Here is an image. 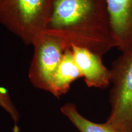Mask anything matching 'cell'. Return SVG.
Returning <instances> with one entry per match:
<instances>
[{
	"instance_id": "obj_4",
	"label": "cell",
	"mask_w": 132,
	"mask_h": 132,
	"mask_svg": "<svg viewBox=\"0 0 132 132\" xmlns=\"http://www.w3.org/2000/svg\"><path fill=\"white\" fill-rule=\"evenodd\" d=\"M32 45L34 52L29 69V79L36 88L50 92L65 46L59 37L47 33L41 36Z\"/></svg>"
},
{
	"instance_id": "obj_7",
	"label": "cell",
	"mask_w": 132,
	"mask_h": 132,
	"mask_svg": "<svg viewBox=\"0 0 132 132\" xmlns=\"http://www.w3.org/2000/svg\"><path fill=\"white\" fill-rule=\"evenodd\" d=\"M80 78H82V74L76 64L72 49H66L54 73L50 93L59 98L67 93L72 84Z\"/></svg>"
},
{
	"instance_id": "obj_6",
	"label": "cell",
	"mask_w": 132,
	"mask_h": 132,
	"mask_svg": "<svg viewBox=\"0 0 132 132\" xmlns=\"http://www.w3.org/2000/svg\"><path fill=\"white\" fill-rule=\"evenodd\" d=\"M86 85L89 87L106 89L110 85V70L104 65L102 56L89 50L71 48Z\"/></svg>"
},
{
	"instance_id": "obj_2",
	"label": "cell",
	"mask_w": 132,
	"mask_h": 132,
	"mask_svg": "<svg viewBox=\"0 0 132 132\" xmlns=\"http://www.w3.org/2000/svg\"><path fill=\"white\" fill-rule=\"evenodd\" d=\"M52 0H0V23L26 45L45 32Z\"/></svg>"
},
{
	"instance_id": "obj_9",
	"label": "cell",
	"mask_w": 132,
	"mask_h": 132,
	"mask_svg": "<svg viewBox=\"0 0 132 132\" xmlns=\"http://www.w3.org/2000/svg\"><path fill=\"white\" fill-rule=\"evenodd\" d=\"M0 107L10 116L15 123V127L19 123L20 114L11 99L9 92L6 88L0 86Z\"/></svg>"
},
{
	"instance_id": "obj_1",
	"label": "cell",
	"mask_w": 132,
	"mask_h": 132,
	"mask_svg": "<svg viewBox=\"0 0 132 132\" xmlns=\"http://www.w3.org/2000/svg\"><path fill=\"white\" fill-rule=\"evenodd\" d=\"M45 33L102 56L117 48L105 0H52Z\"/></svg>"
},
{
	"instance_id": "obj_3",
	"label": "cell",
	"mask_w": 132,
	"mask_h": 132,
	"mask_svg": "<svg viewBox=\"0 0 132 132\" xmlns=\"http://www.w3.org/2000/svg\"><path fill=\"white\" fill-rule=\"evenodd\" d=\"M111 111L106 121L119 132H132V49L111 63Z\"/></svg>"
},
{
	"instance_id": "obj_5",
	"label": "cell",
	"mask_w": 132,
	"mask_h": 132,
	"mask_svg": "<svg viewBox=\"0 0 132 132\" xmlns=\"http://www.w3.org/2000/svg\"><path fill=\"white\" fill-rule=\"evenodd\" d=\"M117 48L132 49V0H105Z\"/></svg>"
},
{
	"instance_id": "obj_8",
	"label": "cell",
	"mask_w": 132,
	"mask_h": 132,
	"mask_svg": "<svg viewBox=\"0 0 132 132\" xmlns=\"http://www.w3.org/2000/svg\"><path fill=\"white\" fill-rule=\"evenodd\" d=\"M61 111L80 132H119L106 122L98 123L87 119L79 113L76 105L72 103L64 105Z\"/></svg>"
}]
</instances>
